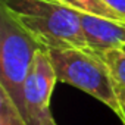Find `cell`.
<instances>
[{
  "mask_svg": "<svg viewBox=\"0 0 125 125\" xmlns=\"http://www.w3.org/2000/svg\"><path fill=\"white\" fill-rule=\"evenodd\" d=\"M2 5L47 50L88 49L77 10L54 0H2Z\"/></svg>",
  "mask_w": 125,
  "mask_h": 125,
  "instance_id": "obj_1",
  "label": "cell"
},
{
  "mask_svg": "<svg viewBox=\"0 0 125 125\" xmlns=\"http://www.w3.org/2000/svg\"><path fill=\"white\" fill-rule=\"evenodd\" d=\"M57 81L69 84L106 104L119 119L122 109L110 72L99 54L90 49L49 50Z\"/></svg>",
  "mask_w": 125,
  "mask_h": 125,
  "instance_id": "obj_2",
  "label": "cell"
},
{
  "mask_svg": "<svg viewBox=\"0 0 125 125\" xmlns=\"http://www.w3.org/2000/svg\"><path fill=\"white\" fill-rule=\"evenodd\" d=\"M43 47L0 5V87L24 113L25 83L35 53ZM25 116V115H24Z\"/></svg>",
  "mask_w": 125,
  "mask_h": 125,
  "instance_id": "obj_3",
  "label": "cell"
},
{
  "mask_svg": "<svg viewBox=\"0 0 125 125\" xmlns=\"http://www.w3.org/2000/svg\"><path fill=\"white\" fill-rule=\"evenodd\" d=\"M57 83V75L47 49H40L25 83L24 115L28 125H57L50 112V99Z\"/></svg>",
  "mask_w": 125,
  "mask_h": 125,
  "instance_id": "obj_4",
  "label": "cell"
},
{
  "mask_svg": "<svg viewBox=\"0 0 125 125\" xmlns=\"http://www.w3.org/2000/svg\"><path fill=\"white\" fill-rule=\"evenodd\" d=\"M80 13L83 32L87 47L93 52H106L113 49H125V24L106 19L102 16Z\"/></svg>",
  "mask_w": 125,
  "mask_h": 125,
  "instance_id": "obj_5",
  "label": "cell"
},
{
  "mask_svg": "<svg viewBox=\"0 0 125 125\" xmlns=\"http://www.w3.org/2000/svg\"><path fill=\"white\" fill-rule=\"evenodd\" d=\"M54 2L63 5L69 9H74L77 12H81V13H90V15L102 16L106 19L124 22V19L119 15H116L103 0H54Z\"/></svg>",
  "mask_w": 125,
  "mask_h": 125,
  "instance_id": "obj_6",
  "label": "cell"
},
{
  "mask_svg": "<svg viewBox=\"0 0 125 125\" xmlns=\"http://www.w3.org/2000/svg\"><path fill=\"white\" fill-rule=\"evenodd\" d=\"M96 53L107 66L116 90H125V50L113 49Z\"/></svg>",
  "mask_w": 125,
  "mask_h": 125,
  "instance_id": "obj_7",
  "label": "cell"
},
{
  "mask_svg": "<svg viewBox=\"0 0 125 125\" xmlns=\"http://www.w3.org/2000/svg\"><path fill=\"white\" fill-rule=\"evenodd\" d=\"M0 125H28L24 113L5 88L0 87Z\"/></svg>",
  "mask_w": 125,
  "mask_h": 125,
  "instance_id": "obj_8",
  "label": "cell"
},
{
  "mask_svg": "<svg viewBox=\"0 0 125 125\" xmlns=\"http://www.w3.org/2000/svg\"><path fill=\"white\" fill-rule=\"evenodd\" d=\"M103 2L125 22V0H103Z\"/></svg>",
  "mask_w": 125,
  "mask_h": 125,
  "instance_id": "obj_9",
  "label": "cell"
},
{
  "mask_svg": "<svg viewBox=\"0 0 125 125\" xmlns=\"http://www.w3.org/2000/svg\"><path fill=\"white\" fill-rule=\"evenodd\" d=\"M116 94H118V100H119V104H121V109H122L121 122L125 125V90H116Z\"/></svg>",
  "mask_w": 125,
  "mask_h": 125,
  "instance_id": "obj_10",
  "label": "cell"
},
{
  "mask_svg": "<svg viewBox=\"0 0 125 125\" xmlns=\"http://www.w3.org/2000/svg\"><path fill=\"white\" fill-rule=\"evenodd\" d=\"M124 50H125V49H124Z\"/></svg>",
  "mask_w": 125,
  "mask_h": 125,
  "instance_id": "obj_11",
  "label": "cell"
}]
</instances>
